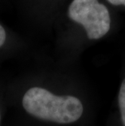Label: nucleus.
<instances>
[{"instance_id": "obj_7", "label": "nucleus", "mask_w": 125, "mask_h": 126, "mask_svg": "<svg viewBox=\"0 0 125 126\" xmlns=\"http://www.w3.org/2000/svg\"><path fill=\"white\" fill-rule=\"evenodd\" d=\"M0 125H1V111H0Z\"/></svg>"}, {"instance_id": "obj_1", "label": "nucleus", "mask_w": 125, "mask_h": 126, "mask_svg": "<svg viewBox=\"0 0 125 126\" xmlns=\"http://www.w3.org/2000/svg\"><path fill=\"white\" fill-rule=\"evenodd\" d=\"M24 109L39 120L71 124L81 117L84 107L78 98L71 95H55L42 87L28 89L22 98Z\"/></svg>"}, {"instance_id": "obj_4", "label": "nucleus", "mask_w": 125, "mask_h": 126, "mask_svg": "<svg viewBox=\"0 0 125 126\" xmlns=\"http://www.w3.org/2000/svg\"><path fill=\"white\" fill-rule=\"evenodd\" d=\"M18 2H22L24 5H25V7L30 9H38L42 3L49 2V0H18Z\"/></svg>"}, {"instance_id": "obj_2", "label": "nucleus", "mask_w": 125, "mask_h": 126, "mask_svg": "<svg viewBox=\"0 0 125 126\" xmlns=\"http://www.w3.org/2000/svg\"><path fill=\"white\" fill-rule=\"evenodd\" d=\"M68 16L73 22L83 26L90 40L100 39L110 30V12L98 0H72Z\"/></svg>"}, {"instance_id": "obj_6", "label": "nucleus", "mask_w": 125, "mask_h": 126, "mask_svg": "<svg viewBox=\"0 0 125 126\" xmlns=\"http://www.w3.org/2000/svg\"><path fill=\"white\" fill-rule=\"evenodd\" d=\"M107 1L115 6H119V5H124L125 6V0H107Z\"/></svg>"}, {"instance_id": "obj_5", "label": "nucleus", "mask_w": 125, "mask_h": 126, "mask_svg": "<svg viewBox=\"0 0 125 126\" xmlns=\"http://www.w3.org/2000/svg\"><path fill=\"white\" fill-rule=\"evenodd\" d=\"M7 40V30L1 24H0V49L6 45Z\"/></svg>"}, {"instance_id": "obj_3", "label": "nucleus", "mask_w": 125, "mask_h": 126, "mask_svg": "<svg viewBox=\"0 0 125 126\" xmlns=\"http://www.w3.org/2000/svg\"><path fill=\"white\" fill-rule=\"evenodd\" d=\"M119 106L121 113V119L124 126H125V79L123 81L119 93Z\"/></svg>"}]
</instances>
